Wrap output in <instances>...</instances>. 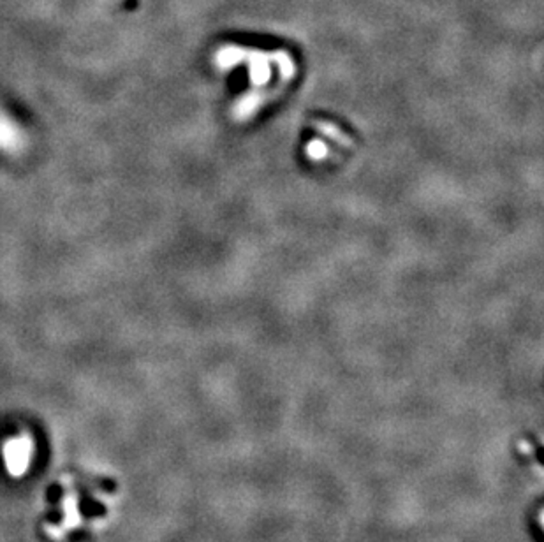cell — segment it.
Returning <instances> with one entry per match:
<instances>
[{
  "mask_svg": "<svg viewBox=\"0 0 544 542\" xmlns=\"http://www.w3.org/2000/svg\"><path fill=\"white\" fill-rule=\"evenodd\" d=\"M6 466L13 475H22L29 470L30 459H32V440L27 435L11 438L4 445Z\"/></svg>",
  "mask_w": 544,
  "mask_h": 542,
  "instance_id": "obj_1",
  "label": "cell"
},
{
  "mask_svg": "<svg viewBox=\"0 0 544 542\" xmlns=\"http://www.w3.org/2000/svg\"><path fill=\"white\" fill-rule=\"evenodd\" d=\"M27 134L9 115L0 109V150L8 153H18L25 150Z\"/></svg>",
  "mask_w": 544,
  "mask_h": 542,
  "instance_id": "obj_2",
  "label": "cell"
}]
</instances>
